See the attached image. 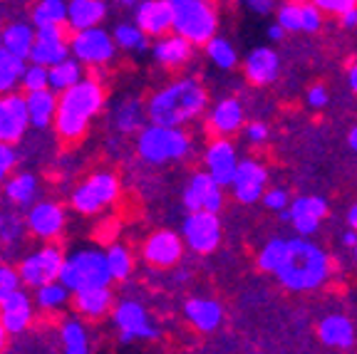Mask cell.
<instances>
[{"label":"cell","mask_w":357,"mask_h":354,"mask_svg":"<svg viewBox=\"0 0 357 354\" xmlns=\"http://www.w3.org/2000/svg\"><path fill=\"white\" fill-rule=\"evenodd\" d=\"M278 55H275L271 47H258V50H253L251 55L245 57V79L251 84H258V87H263V84H271L275 77H278Z\"/></svg>","instance_id":"7402d4cb"},{"label":"cell","mask_w":357,"mask_h":354,"mask_svg":"<svg viewBox=\"0 0 357 354\" xmlns=\"http://www.w3.org/2000/svg\"><path fill=\"white\" fill-rule=\"evenodd\" d=\"M248 8H251L256 15H268V13L273 10V0H245Z\"/></svg>","instance_id":"f5cc1de1"},{"label":"cell","mask_w":357,"mask_h":354,"mask_svg":"<svg viewBox=\"0 0 357 354\" xmlns=\"http://www.w3.org/2000/svg\"><path fill=\"white\" fill-rule=\"evenodd\" d=\"M67 52H70V45H67L65 38V28L62 25H45V28H38L28 60L35 62V65L52 67L57 62L67 60Z\"/></svg>","instance_id":"4fadbf2b"},{"label":"cell","mask_w":357,"mask_h":354,"mask_svg":"<svg viewBox=\"0 0 357 354\" xmlns=\"http://www.w3.org/2000/svg\"><path fill=\"white\" fill-rule=\"evenodd\" d=\"M28 228L30 233H35L38 238L52 240L57 238L65 228V210L57 203H38L30 208L28 213Z\"/></svg>","instance_id":"44dd1931"},{"label":"cell","mask_w":357,"mask_h":354,"mask_svg":"<svg viewBox=\"0 0 357 354\" xmlns=\"http://www.w3.org/2000/svg\"><path fill=\"white\" fill-rule=\"evenodd\" d=\"M347 79H350V87L357 92V65L350 67V75H347Z\"/></svg>","instance_id":"91938a15"},{"label":"cell","mask_w":357,"mask_h":354,"mask_svg":"<svg viewBox=\"0 0 357 354\" xmlns=\"http://www.w3.org/2000/svg\"><path fill=\"white\" fill-rule=\"evenodd\" d=\"M112 320L119 330V342L124 344L134 342V339H156V334H159L151 327L146 310L134 300H122L112 312Z\"/></svg>","instance_id":"30bf717a"},{"label":"cell","mask_w":357,"mask_h":354,"mask_svg":"<svg viewBox=\"0 0 357 354\" xmlns=\"http://www.w3.org/2000/svg\"><path fill=\"white\" fill-rule=\"evenodd\" d=\"M342 243L347 245V248H355V243H357V231L352 228V231H347L345 236H342Z\"/></svg>","instance_id":"9f6ffc18"},{"label":"cell","mask_w":357,"mask_h":354,"mask_svg":"<svg viewBox=\"0 0 357 354\" xmlns=\"http://www.w3.org/2000/svg\"><path fill=\"white\" fill-rule=\"evenodd\" d=\"M137 25L151 38H162L174 30V6L169 0H144L137 8Z\"/></svg>","instance_id":"ffe728a7"},{"label":"cell","mask_w":357,"mask_h":354,"mask_svg":"<svg viewBox=\"0 0 357 354\" xmlns=\"http://www.w3.org/2000/svg\"><path fill=\"white\" fill-rule=\"evenodd\" d=\"M38 196V178L33 174H17L6 183V199L13 206H28Z\"/></svg>","instance_id":"1f68e13d"},{"label":"cell","mask_w":357,"mask_h":354,"mask_svg":"<svg viewBox=\"0 0 357 354\" xmlns=\"http://www.w3.org/2000/svg\"><path fill=\"white\" fill-rule=\"evenodd\" d=\"M35 290H38L35 300H38V305L43 310H60L62 305L67 302V295L73 293L62 280L45 282V285H40V288H35Z\"/></svg>","instance_id":"74e56055"},{"label":"cell","mask_w":357,"mask_h":354,"mask_svg":"<svg viewBox=\"0 0 357 354\" xmlns=\"http://www.w3.org/2000/svg\"><path fill=\"white\" fill-rule=\"evenodd\" d=\"M248 139L251 141H256V144H261V141H266L268 139V127L263 122H253V124H248Z\"/></svg>","instance_id":"816d5d0a"},{"label":"cell","mask_w":357,"mask_h":354,"mask_svg":"<svg viewBox=\"0 0 357 354\" xmlns=\"http://www.w3.org/2000/svg\"><path fill=\"white\" fill-rule=\"evenodd\" d=\"M119 3H124V6H132V3H137V0H119Z\"/></svg>","instance_id":"6125c7cd"},{"label":"cell","mask_w":357,"mask_h":354,"mask_svg":"<svg viewBox=\"0 0 357 354\" xmlns=\"http://www.w3.org/2000/svg\"><path fill=\"white\" fill-rule=\"evenodd\" d=\"M352 250H355V261H357V243H355V248H352Z\"/></svg>","instance_id":"e7e4bbea"},{"label":"cell","mask_w":357,"mask_h":354,"mask_svg":"<svg viewBox=\"0 0 357 354\" xmlns=\"http://www.w3.org/2000/svg\"><path fill=\"white\" fill-rule=\"evenodd\" d=\"M323 25V10L315 3L301 6V30L303 33H318Z\"/></svg>","instance_id":"7bdbcfd3"},{"label":"cell","mask_w":357,"mask_h":354,"mask_svg":"<svg viewBox=\"0 0 357 354\" xmlns=\"http://www.w3.org/2000/svg\"><path fill=\"white\" fill-rule=\"evenodd\" d=\"M330 275V261L323 248L301 238L290 240V253L285 263L278 268L275 277L283 288L293 293H307V290L320 288Z\"/></svg>","instance_id":"3957f363"},{"label":"cell","mask_w":357,"mask_h":354,"mask_svg":"<svg viewBox=\"0 0 357 354\" xmlns=\"http://www.w3.org/2000/svg\"><path fill=\"white\" fill-rule=\"evenodd\" d=\"M107 15V6L102 0H70L67 6V25L77 30L97 28Z\"/></svg>","instance_id":"d4e9b609"},{"label":"cell","mask_w":357,"mask_h":354,"mask_svg":"<svg viewBox=\"0 0 357 354\" xmlns=\"http://www.w3.org/2000/svg\"><path fill=\"white\" fill-rule=\"evenodd\" d=\"M169 3H172V6H178V3H184V0H169Z\"/></svg>","instance_id":"be15d7a7"},{"label":"cell","mask_w":357,"mask_h":354,"mask_svg":"<svg viewBox=\"0 0 357 354\" xmlns=\"http://www.w3.org/2000/svg\"><path fill=\"white\" fill-rule=\"evenodd\" d=\"M184 240L174 231H156L151 233L144 243V261L154 268H172L181 261Z\"/></svg>","instance_id":"e0dca14e"},{"label":"cell","mask_w":357,"mask_h":354,"mask_svg":"<svg viewBox=\"0 0 357 354\" xmlns=\"http://www.w3.org/2000/svg\"><path fill=\"white\" fill-rule=\"evenodd\" d=\"M79 79H82V62L75 57V60H62L57 62V65L50 67V87L55 89V92H65V89H70L73 84H77Z\"/></svg>","instance_id":"836d02e7"},{"label":"cell","mask_w":357,"mask_h":354,"mask_svg":"<svg viewBox=\"0 0 357 354\" xmlns=\"http://www.w3.org/2000/svg\"><path fill=\"white\" fill-rule=\"evenodd\" d=\"M28 127H30V114H28L25 97L6 92V97H0V141L15 144V141L22 139V134H25Z\"/></svg>","instance_id":"5bb4252c"},{"label":"cell","mask_w":357,"mask_h":354,"mask_svg":"<svg viewBox=\"0 0 357 354\" xmlns=\"http://www.w3.org/2000/svg\"><path fill=\"white\" fill-rule=\"evenodd\" d=\"M35 35H38V33H35L30 25L15 22V25L6 28V33H3V45H6L10 52H15L17 57L28 60L30 50H33V45H35Z\"/></svg>","instance_id":"4dcf8cb0"},{"label":"cell","mask_w":357,"mask_h":354,"mask_svg":"<svg viewBox=\"0 0 357 354\" xmlns=\"http://www.w3.org/2000/svg\"><path fill=\"white\" fill-rule=\"evenodd\" d=\"M206 52H208V57H211L213 65H218L221 70H231V67L236 65V50L229 40L213 35V38L206 43Z\"/></svg>","instance_id":"ab89813d"},{"label":"cell","mask_w":357,"mask_h":354,"mask_svg":"<svg viewBox=\"0 0 357 354\" xmlns=\"http://www.w3.org/2000/svg\"><path fill=\"white\" fill-rule=\"evenodd\" d=\"M184 315L199 332H213L223 320L221 305L208 298H191L184 307Z\"/></svg>","instance_id":"cb8c5ba5"},{"label":"cell","mask_w":357,"mask_h":354,"mask_svg":"<svg viewBox=\"0 0 357 354\" xmlns=\"http://www.w3.org/2000/svg\"><path fill=\"white\" fill-rule=\"evenodd\" d=\"M13 167H15V151H13L10 144L0 141V183L6 181Z\"/></svg>","instance_id":"7dc6e473"},{"label":"cell","mask_w":357,"mask_h":354,"mask_svg":"<svg viewBox=\"0 0 357 354\" xmlns=\"http://www.w3.org/2000/svg\"><path fill=\"white\" fill-rule=\"evenodd\" d=\"M206 169L213 178H216L221 186H231L236 176V169H238V161H236V149L226 137L213 139L206 149Z\"/></svg>","instance_id":"d6986e66"},{"label":"cell","mask_w":357,"mask_h":354,"mask_svg":"<svg viewBox=\"0 0 357 354\" xmlns=\"http://www.w3.org/2000/svg\"><path fill=\"white\" fill-rule=\"evenodd\" d=\"M114 38L109 33H105L102 28H87L77 30L70 40V47H73L75 57L79 62H87V65H105L114 55Z\"/></svg>","instance_id":"8fae6325"},{"label":"cell","mask_w":357,"mask_h":354,"mask_svg":"<svg viewBox=\"0 0 357 354\" xmlns=\"http://www.w3.org/2000/svg\"><path fill=\"white\" fill-rule=\"evenodd\" d=\"M347 223H350V228H355L357 231V203L350 208V213H347Z\"/></svg>","instance_id":"680465c9"},{"label":"cell","mask_w":357,"mask_h":354,"mask_svg":"<svg viewBox=\"0 0 357 354\" xmlns=\"http://www.w3.org/2000/svg\"><path fill=\"white\" fill-rule=\"evenodd\" d=\"M105 105V89L97 79L87 77L79 79L70 89L60 94L57 102V114H55V129L57 137L67 144H73L77 139L84 137L89 119L97 114Z\"/></svg>","instance_id":"6da1fadb"},{"label":"cell","mask_w":357,"mask_h":354,"mask_svg":"<svg viewBox=\"0 0 357 354\" xmlns=\"http://www.w3.org/2000/svg\"><path fill=\"white\" fill-rule=\"evenodd\" d=\"M6 342H8V330H6V325L0 322V352L6 349Z\"/></svg>","instance_id":"94428289"},{"label":"cell","mask_w":357,"mask_h":354,"mask_svg":"<svg viewBox=\"0 0 357 354\" xmlns=\"http://www.w3.org/2000/svg\"><path fill=\"white\" fill-rule=\"evenodd\" d=\"M243 124V107L238 100H223L208 114V132H213L216 137H229V134L238 132Z\"/></svg>","instance_id":"603a6c76"},{"label":"cell","mask_w":357,"mask_h":354,"mask_svg":"<svg viewBox=\"0 0 357 354\" xmlns=\"http://www.w3.org/2000/svg\"><path fill=\"white\" fill-rule=\"evenodd\" d=\"M60 339H62V349L67 354H84L89 349V337L87 330L79 320H67L60 330Z\"/></svg>","instance_id":"d590c367"},{"label":"cell","mask_w":357,"mask_h":354,"mask_svg":"<svg viewBox=\"0 0 357 354\" xmlns=\"http://www.w3.org/2000/svg\"><path fill=\"white\" fill-rule=\"evenodd\" d=\"M340 20H342V25H345V28H357V6L342 13Z\"/></svg>","instance_id":"db71d44e"},{"label":"cell","mask_w":357,"mask_h":354,"mask_svg":"<svg viewBox=\"0 0 357 354\" xmlns=\"http://www.w3.org/2000/svg\"><path fill=\"white\" fill-rule=\"evenodd\" d=\"M191 149V139L178 127H162L151 124L139 132L137 151L149 164H164L172 159H184Z\"/></svg>","instance_id":"5b68a950"},{"label":"cell","mask_w":357,"mask_h":354,"mask_svg":"<svg viewBox=\"0 0 357 354\" xmlns=\"http://www.w3.org/2000/svg\"><path fill=\"white\" fill-rule=\"evenodd\" d=\"M285 33H288V30H285L283 25H280V22H275V25H271V28H268V40L278 43V40L285 38Z\"/></svg>","instance_id":"11a10c76"},{"label":"cell","mask_w":357,"mask_h":354,"mask_svg":"<svg viewBox=\"0 0 357 354\" xmlns=\"http://www.w3.org/2000/svg\"><path fill=\"white\" fill-rule=\"evenodd\" d=\"M290 223L296 228L298 236L307 238L320 228V221L328 216V201L320 199V196H301L290 203Z\"/></svg>","instance_id":"ac0fdd59"},{"label":"cell","mask_w":357,"mask_h":354,"mask_svg":"<svg viewBox=\"0 0 357 354\" xmlns=\"http://www.w3.org/2000/svg\"><path fill=\"white\" fill-rule=\"evenodd\" d=\"M62 263H65V258H62L60 248H55V245H45V248H40L38 253L28 255V258L20 263L22 285H28V288H40V285H45V282L60 280Z\"/></svg>","instance_id":"9c48e42d"},{"label":"cell","mask_w":357,"mask_h":354,"mask_svg":"<svg viewBox=\"0 0 357 354\" xmlns=\"http://www.w3.org/2000/svg\"><path fill=\"white\" fill-rule=\"evenodd\" d=\"M266 183H268V171L263 164H258L256 159H243L238 161V169H236V176L231 181L234 188V196L238 203H256L266 194Z\"/></svg>","instance_id":"7c38bea8"},{"label":"cell","mask_w":357,"mask_h":354,"mask_svg":"<svg viewBox=\"0 0 357 354\" xmlns=\"http://www.w3.org/2000/svg\"><path fill=\"white\" fill-rule=\"evenodd\" d=\"M22 72H25V60L8 50L6 45H0V92H10L17 79H22Z\"/></svg>","instance_id":"d6a6232c"},{"label":"cell","mask_w":357,"mask_h":354,"mask_svg":"<svg viewBox=\"0 0 357 354\" xmlns=\"http://www.w3.org/2000/svg\"><path fill=\"white\" fill-rule=\"evenodd\" d=\"M28 102V114H30V124L38 129H45L47 124L55 119L57 114V97H55V89L52 87H45V89H33L28 92L25 97Z\"/></svg>","instance_id":"484cf974"},{"label":"cell","mask_w":357,"mask_h":354,"mask_svg":"<svg viewBox=\"0 0 357 354\" xmlns=\"http://www.w3.org/2000/svg\"><path fill=\"white\" fill-rule=\"evenodd\" d=\"M67 6H70V3H65V0H40L33 13V22L38 28H45V25H62V22H67Z\"/></svg>","instance_id":"8d00e7d4"},{"label":"cell","mask_w":357,"mask_h":354,"mask_svg":"<svg viewBox=\"0 0 357 354\" xmlns=\"http://www.w3.org/2000/svg\"><path fill=\"white\" fill-rule=\"evenodd\" d=\"M22 87L28 89V92L50 87V67L35 65V62L30 67H25V72H22Z\"/></svg>","instance_id":"b9f144b4"},{"label":"cell","mask_w":357,"mask_h":354,"mask_svg":"<svg viewBox=\"0 0 357 354\" xmlns=\"http://www.w3.org/2000/svg\"><path fill=\"white\" fill-rule=\"evenodd\" d=\"M318 337L328 347H352L355 344V327L347 317L330 315L318 325Z\"/></svg>","instance_id":"83f0119b"},{"label":"cell","mask_w":357,"mask_h":354,"mask_svg":"<svg viewBox=\"0 0 357 354\" xmlns=\"http://www.w3.org/2000/svg\"><path fill=\"white\" fill-rule=\"evenodd\" d=\"M0 228H3V213H0Z\"/></svg>","instance_id":"03108f58"},{"label":"cell","mask_w":357,"mask_h":354,"mask_svg":"<svg viewBox=\"0 0 357 354\" xmlns=\"http://www.w3.org/2000/svg\"><path fill=\"white\" fill-rule=\"evenodd\" d=\"M75 310L89 320H100L112 310V293L107 288H89L75 293Z\"/></svg>","instance_id":"f1b7e54d"},{"label":"cell","mask_w":357,"mask_h":354,"mask_svg":"<svg viewBox=\"0 0 357 354\" xmlns=\"http://www.w3.org/2000/svg\"><path fill=\"white\" fill-rule=\"evenodd\" d=\"M20 270L10 266H0V290H17L20 288Z\"/></svg>","instance_id":"c3c4849f"},{"label":"cell","mask_w":357,"mask_h":354,"mask_svg":"<svg viewBox=\"0 0 357 354\" xmlns=\"http://www.w3.org/2000/svg\"><path fill=\"white\" fill-rule=\"evenodd\" d=\"M60 280L73 293H79V290L89 288H107L114 277L109 272L107 253H100V250H77L70 258H65Z\"/></svg>","instance_id":"277c9868"},{"label":"cell","mask_w":357,"mask_h":354,"mask_svg":"<svg viewBox=\"0 0 357 354\" xmlns=\"http://www.w3.org/2000/svg\"><path fill=\"white\" fill-rule=\"evenodd\" d=\"M312 3L323 13H330V15H342L345 10L357 6V0H312Z\"/></svg>","instance_id":"f6af8a7d"},{"label":"cell","mask_w":357,"mask_h":354,"mask_svg":"<svg viewBox=\"0 0 357 354\" xmlns=\"http://www.w3.org/2000/svg\"><path fill=\"white\" fill-rule=\"evenodd\" d=\"M221 183L211 174H194L184 191V206L189 210H213L218 213L223 206V191Z\"/></svg>","instance_id":"9a60e30c"},{"label":"cell","mask_w":357,"mask_h":354,"mask_svg":"<svg viewBox=\"0 0 357 354\" xmlns=\"http://www.w3.org/2000/svg\"><path fill=\"white\" fill-rule=\"evenodd\" d=\"M278 22L288 33H298L301 30V6L296 3H285L278 10Z\"/></svg>","instance_id":"ee69618b"},{"label":"cell","mask_w":357,"mask_h":354,"mask_svg":"<svg viewBox=\"0 0 357 354\" xmlns=\"http://www.w3.org/2000/svg\"><path fill=\"white\" fill-rule=\"evenodd\" d=\"M30 320H33V305L30 298L17 290H0V322L6 325L10 334H20L22 330H28Z\"/></svg>","instance_id":"2e32d148"},{"label":"cell","mask_w":357,"mask_h":354,"mask_svg":"<svg viewBox=\"0 0 357 354\" xmlns=\"http://www.w3.org/2000/svg\"><path fill=\"white\" fill-rule=\"evenodd\" d=\"M206 107V89L201 87L196 79H176L169 87L151 94L146 114L151 124L162 127H181L191 122Z\"/></svg>","instance_id":"7a4b0ae2"},{"label":"cell","mask_w":357,"mask_h":354,"mask_svg":"<svg viewBox=\"0 0 357 354\" xmlns=\"http://www.w3.org/2000/svg\"><path fill=\"white\" fill-rule=\"evenodd\" d=\"M288 253H290V240H283V238L268 240L261 253H258V268L275 275L278 268L285 263V258H288Z\"/></svg>","instance_id":"e575fe53"},{"label":"cell","mask_w":357,"mask_h":354,"mask_svg":"<svg viewBox=\"0 0 357 354\" xmlns=\"http://www.w3.org/2000/svg\"><path fill=\"white\" fill-rule=\"evenodd\" d=\"M119 199V178L114 174H95L73 194L75 210L92 216Z\"/></svg>","instance_id":"52a82bcc"},{"label":"cell","mask_w":357,"mask_h":354,"mask_svg":"<svg viewBox=\"0 0 357 354\" xmlns=\"http://www.w3.org/2000/svg\"><path fill=\"white\" fill-rule=\"evenodd\" d=\"M107 263H109V272L114 280H127L132 272V255L124 245H112L107 250Z\"/></svg>","instance_id":"60d3db41"},{"label":"cell","mask_w":357,"mask_h":354,"mask_svg":"<svg viewBox=\"0 0 357 354\" xmlns=\"http://www.w3.org/2000/svg\"><path fill=\"white\" fill-rule=\"evenodd\" d=\"M184 240L194 253H211L221 243V223L213 210H189L184 221Z\"/></svg>","instance_id":"ba28073f"},{"label":"cell","mask_w":357,"mask_h":354,"mask_svg":"<svg viewBox=\"0 0 357 354\" xmlns=\"http://www.w3.org/2000/svg\"><path fill=\"white\" fill-rule=\"evenodd\" d=\"M263 203H266V208L271 210H280V208H288V191L285 188H271V191H266L263 194Z\"/></svg>","instance_id":"bcb514c9"},{"label":"cell","mask_w":357,"mask_h":354,"mask_svg":"<svg viewBox=\"0 0 357 354\" xmlns=\"http://www.w3.org/2000/svg\"><path fill=\"white\" fill-rule=\"evenodd\" d=\"M191 40H186L184 35H169L154 45V60L164 67H181L191 60Z\"/></svg>","instance_id":"4316f807"},{"label":"cell","mask_w":357,"mask_h":354,"mask_svg":"<svg viewBox=\"0 0 357 354\" xmlns=\"http://www.w3.org/2000/svg\"><path fill=\"white\" fill-rule=\"evenodd\" d=\"M347 144H350L352 151H357V127H352L350 134H347Z\"/></svg>","instance_id":"6f0895ef"},{"label":"cell","mask_w":357,"mask_h":354,"mask_svg":"<svg viewBox=\"0 0 357 354\" xmlns=\"http://www.w3.org/2000/svg\"><path fill=\"white\" fill-rule=\"evenodd\" d=\"M112 38H114V43H117L122 50H144L146 47V33L139 25H129V22L117 25V30H114Z\"/></svg>","instance_id":"f35d334b"},{"label":"cell","mask_w":357,"mask_h":354,"mask_svg":"<svg viewBox=\"0 0 357 354\" xmlns=\"http://www.w3.org/2000/svg\"><path fill=\"white\" fill-rule=\"evenodd\" d=\"M20 233H22V221H17V218H8V221H3L0 236H3V240H6V243L20 238Z\"/></svg>","instance_id":"681fc988"},{"label":"cell","mask_w":357,"mask_h":354,"mask_svg":"<svg viewBox=\"0 0 357 354\" xmlns=\"http://www.w3.org/2000/svg\"><path fill=\"white\" fill-rule=\"evenodd\" d=\"M144 116H149V114H146L144 105H142L139 100H127L114 109L112 122H114V127L122 134H132V132H137V129H144Z\"/></svg>","instance_id":"f546056e"},{"label":"cell","mask_w":357,"mask_h":354,"mask_svg":"<svg viewBox=\"0 0 357 354\" xmlns=\"http://www.w3.org/2000/svg\"><path fill=\"white\" fill-rule=\"evenodd\" d=\"M174 33L194 45H206L216 33V13L206 0H184L174 6Z\"/></svg>","instance_id":"8992f818"},{"label":"cell","mask_w":357,"mask_h":354,"mask_svg":"<svg viewBox=\"0 0 357 354\" xmlns=\"http://www.w3.org/2000/svg\"><path fill=\"white\" fill-rule=\"evenodd\" d=\"M307 105L315 107V109H323V107L328 105V89H325L323 84L310 87V92H307Z\"/></svg>","instance_id":"f907efd6"}]
</instances>
